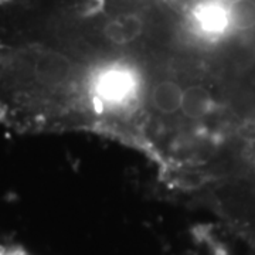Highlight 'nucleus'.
Here are the masks:
<instances>
[{"instance_id": "nucleus-3", "label": "nucleus", "mask_w": 255, "mask_h": 255, "mask_svg": "<svg viewBox=\"0 0 255 255\" xmlns=\"http://www.w3.org/2000/svg\"><path fill=\"white\" fill-rule=\"evenodd\" d=\"M230 28L237 31H247L255 27L254 0H230L228 1Z\"/></svg>"}, {"instance_id": "nucleus-2", "label": "nucleus", "mask_w": 255, "mask_h": 255, "mask_svg": "<svg viewBox=\"0 0 255 255\" xmlns=\"http://www.w3.org/2000/svg\"><path fill=\"white\" fill-rule=\"evenodd\" d=\"M143 31V21L136 14H124L112 18L104 28V36L115 46H127Z\"/></svg>"}, {"instance_id": "nucleus-1", "label": "nucleus", "mask_w": 255, "mask_h": 255, "mask_svg": "<svg viewBox=\"0 0 255 255\" xmlns=\"http://www.w3.org/2000/svg\"><path fill=\"white\" fill-rule=\"evenodd\" d=\"M196 26L207 37H219L230 30L228 3L219 0H206L193 10Z\"/></svg>"}]
</instances>
